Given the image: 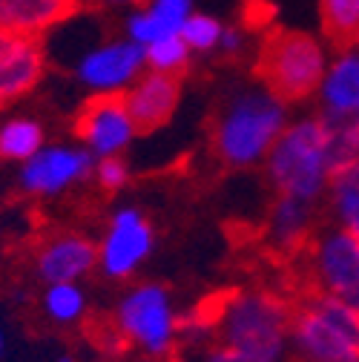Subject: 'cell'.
<instances>
[{"label":"cell","mask_w":359,"mask_h":362,"mask_svg":"<svg viewBox=\"0 0 359 362\" xmlns=\"http://www.w3.org/2000/svg\"><path fill=\"white\" fill-rule=\"evenodd\" d=\"M247 49H250V35H247L242 26H233V23H230L228 29H224V37H221L218 55H221V58L236 61V58H242Z\"/></svg>","instance_id":"obj_27"},{"label":"cell","mask_w":359,"mask_h":362,"mask_svg":"<svg viewBox=\"0 0 359 362\" xmlns=\"http://www.w3.org/2000/svg\"><path fill=\"white\" fill-rule=\"evenodd\" d=\"M95 4H101L104 9H126V12H132V9L144 6L147 0H95Z\"/></svg>","instance_id":"obj_28"},{"label":"cell","mask_w":359,"mask_h":362,"mask_svg":"<svg viewBox=\"0 0 359 362\" xmlns=\"http://www.w3.org/2000/svg\"><path fill=\"white\" fill-rule=\"evenodd\" d=\"M155 250V228L136 204H121L107 216L98 239V274L110 282H126Z\"/></svg>","instance_id":"obj_8"},{"label":"cell","mask_w":359,"mask_h":362,"mask_svg":"<svg viewBox=\"0 0 359 362\" xmlns=\"http://www.w3.org/2000/svg\"><path fill=\"white\" fill-rule=\"evenodd\" d=\"M144 64L153 72L182 78L193 64V52L187 49L182 35H170V37H164V40H158V43H153V47L144 49Z\"/></svg>","instance_id":"obj_23"},{"label":"cell","mask_w":359,"mask_h":362,"mask_svg":"<svg viewBox=\"0 0 359 362\" xmlns=\"http://www.w3.org/2000/svg\"><path fill=\"white\" fill-rule=\"evenodd\" d=\"M40 310L43 316L58 325V328H72L86 320L89 310V296L81 282H58V285H43L40 293Z\"/></svg>","instance_id":"obj_20"},{"label":"cell","mask_w":359,"mask_h":362,"mask_svg":"<svg viewBox=\"0 0 359 362\" xmlns=\"http://www.w3.org/2000/svg\"><path fill=\"white\" fill-rule=\"evenodd\" d=\"M93 181L95 187L107 196H118L121 190L129 187L132 181V170L124 161V156H112V158H98L93 167Z\"/></svg>","instance_id":"obj_24"},{"label":"cell","mask_w":359,"mask_h":362,"mask_svg":"<svg viewBox=\"0 0 359 362\" xmlns=\"http://www.w3.org/2000/svg\"><path fill=\"white\" fill-rule=\"evenodd\" d=\"M178 322L182 310L175 308L172 291L164 282H136L115 302L110 328L118 334L124 348H136L153 362H164L178 351Z\"/></svg>","instance_id":"obj_6"},{"label":"cell","mask_w":359,"mask_h":362,"mask_svg":"<svg viewBox=\"0 0 359 362\" xmlns=\"http://www.w3.org/2000/svg\"><path fill=\"white\" fill-rule=\"evenodd\" d=\"M322 216L336 228L359 236V158L334 173L322 202Z\"/></svg>","instance_id":"obj_18"},{"label":"cell","mask_w":359,"mask_h":362,"mask_svg":"<svg viewBox=\"0 0 359 362\" xmlns=\"http://www.w3.org/2000/svg\"><path fill=\"white\" fill-rule=\"evenodd\" d=\"M95 158L81 144H43L18 167V187L29 199H61L93 181Z\"/></svg>","instance_id":"obj_9"},{"label":"cell","mask_w":359,"mask_h":362,"mask_svg":"<svg viewBox=\"0 0 359 362\" xmlns=\"http://www.w3.org/2000/svg\"><path fill=\"white\" fill-rule=\"evenodd\" d=\"M319 216H322V207L317 204H307L290 196H273L261 224L267 250H273L276 256H285V259H296L307 247L313 233H317Z\"/></svg>","instance_id":"obj_13"},{"label":"cell","mask_w":359,"mask_h":362,"mask_svg":"<svg viewBox=\"0 0 359 362\" xmlns=\"http://www.w3.org/2000/svg\"><path fill=\"white\" fill-rule=\"evenodd\" d=\"M296 262L305 291L334 296L359 313V236L325 221Z\"/></svg>","instance_id":"obj_7"},{"label":"cell","mask_w":359,"mask_h":362,"mask_svg":"<svg viewBox=\"0 0 359 362\" xmlns=\"http://www.w3.org/2000/svg\"><path fill=\"white\" fill-rule=\"evenodd\" d=\"M353 47H356V49H359V35H356V40H353Z\"/></svg>","instance_id":"obj_31"},{"label":"cell","mask_w":359,"mask_h":362,"mask_svg":"<svg viewBox=\"0 0 359 362\" xmlns=\"http://www.w3.org/2000/svg\"><path fill=\"white\" fill-rule=\"evenodd\" d=\"M81 0H0V29L20 37H40L66 23Z\"/></svg>","instance_id":"obj_17"},{"label":"cell","mask_w":359,"mask_h":362,"mask_svg":"<svg viewBox=\"0 0 359 362\" xmlns=\"http://www.w3.org/2000/svg\"><path fill=\"white\" fill-rule=\"evenodd\" d=\"M319 26L331 49L353 47L359 35V0H319Z\"/></svg>","instance_id":"obj_21"},{"label":"cell","mask_w":359,"mask_h":362,"mask_svg":"<svg viewBox=\"0 0 359 362\" xmlns=\"http://www.w3.org/2000/svg\"><path fill=\"white\" fill-rule=\"evenodd\" d=\"M47 72V55L37 37L15 35L12 43L0 55V107L23 101Z\"/></svg>","instance_id":"obj_16"},{"label":"cell","mask_w":359,"mask_h":362,"mask_svg":"<svg viewBox=\"0 0 359 362\" xmlns=\"http://www.w3.org/2000/svg\"><path fill=\"white\" fill-rule=\"evenodd\" d=\"M261 170L273 196H290L322 207L328 185L336 173L328 121L319 112L290 118L273 150L267 153Z\"/></svg>","instance_id":"obj_3"},{"label":"cell","mask_w":359,"mask_h":362,"mask_svg":"<svg viewBox=\"0 0 359 362\" xmlns=\"http://www.w3.org/2000/svg\"><path fill=\"white\" fill-rule=\"evenodd\" d=\"M43 144H47V127L32 115H12L0 121V161L23 164Z\"/></svg>","instance_id":"obj_19"},{"label":"cell","mask_w":359,"mask_h":362,"mask_svg":"<svg viewBox=\"0 0 359 362\" xmlns=\"http://www.w3.org/2000/svg\"><path fill=\"white\" fill-rule=\"evenodd\" d=\"M182 101V78L144 69L141 78L124 93V104L139 132H155L170 124Z\"/></svg>","instance_id":"obj_14"},{"label":"cell","mask_w":359,"mask_h":362,"mask_svg":"<svg viewBox=\"0 0 359 362\" xmlns=\"http://www.w3.org/2000/svg\"><path fill=\"white\" fill-rule=\"evenodd\" d=\"M4 356H6V334L0 328V362H4Z\"/></svg>","instance_id":"obj_29"},{"label":"cell","mask_w":359,"mask_h":362,"mask_svg":"<svg viewBox=\"0 0 359 362\" xmlns=\"http://www.w3.org/2000/svg\"><path fill=\"white\" fill-rule=\"evenodd\" d=\"M290 118V104L261 81L236 86L213 112L210 153L224 170H256L264 164Z\"/></svg>","instance_id":"obj_1"},{"label":"cell","mask_w":359,"mask_h":362,"mask_svg":"<svg viewBox=\"0 0 359 362\" xmlns=\"http://www.w3.org/2000/svg\"><path fill=\"white\" fill-rule=\"evenodd\" d=\"M32 270L43 285L83 282L98 270V242L81 230H52L35 245Z\"/></svg>","instance_id":"obj_12"},{"label":"cell","mask_w":359,"mask_h":362,"mask_svg":"<svg viewBox=\"0 0 359 362\" xmlns=\"http://www.w3.org/2000/svg\"><path fill=\"white\" fill-rule=\"evenodd\" d=\"M147 69L144 49L126 37H110L89 47L72 66L75 81L89 95H124Z\"/></svg>","instance_id":"obj_10"},{"label":"cell","mask_w":359,"mask_h":362,"mask_svg":"<svg viewBox=\"0 0 359 362\" xmlns=\"http://www.w3.org/2000/svg\"><path fill=\"white\" fill-rule=\"evenodd\" d=\"M213 316V342L233 351L288 362L293 299L273 288H233L207 299Z\"/></svg>","instance_id":"obj_2"},{"label":"cell","mask_w":359,"mask_h":362,"mask_svg":"<svg viewBox=\"0 0 359 362\" xmlns=\"http://www.w3.org/2000/svg\"><path fill=\"white\" fill-rule=\"evenodd\" d=\"M55 362H75V356H72V354H61Z\"/></svg>","instance_id":"obj_30"},{"label":"cell","mask_w":359,"mask_h":362,"mask_svg":"<svg viewBox=\"0 0 359 362\" xmlns=\"http://www.w3.org/2000/svg\"><path fill=\"white\" fill-rule=\"evenodd\" d=\"M136 135L139 127L124 104V95H93L75 118V139L95 161L124 156Z\"/></svg>","instance_id":"obj_11"},{"label":"cell","mask_w":359,"mask_h":362,"mask_svg":"<svg viewBox=\"0 0 359 362\" xmlns=\"http://www.w3.org/2000/svg\"><path fill=\"white\" fill-rule=\"evenodd\" d=\"M331 52V43L322 35L279 29L261 40L256 55V78L285 104H305L317 95Z\"/></svg>","instance_id":"obj_5"},{"label":"cell","mask_w":359,"mask_h":362,"mask_svg":"<svg viewBox=\"0 0 359 362\" xmlns=\"http://www.w3.org/2000/svg\"><path fill=\"white\" fill-rule=\"evenodd\" d=\"M175 362H271V359H259V356L233 351L221 342H207L199 348H178Z\"/></svg>","instance_id":"obj_25"},{"label":"cell","mask_w":359,"mask_h":362,"mask_svg":"<svg viewBox=\"0 0 359 362\" xmlns=\"http://www.w3.org/2000/svg\"><path fill=\"white\" fill-rule=\"evenodd\" d=\"M224 29H228V23H224L221 18H216L213 12H199L196 9L178 35H182V40L187 43V49L196 58V55H218Z\"/></svg>","instance_id":"obj_22"},{"label":"cell","mask_w":359,"mask_h":362,"mask_svg":"<svg viewBox=\"0 0 359 362\" xmlns=\"http://www.w3.org/2000/svg\"><path fill=\"white\" fill-rule=\"evenodd\" d=\"M317 112L322 118H353L359 115V49L339 47L331 52L325 75L319 81Z\"/></svg>","instance_id":"obj_15"},{"label":"cell","mask_w":359,"mask_h":362,"mask_svg":"<svg viewBox=\"0 0 359 362\" xmlns=\"http://www.w3.org/2000/svg\"><path fill=\"white\" fill-rule=\"evenodd\" d=\"M288 362H359V313L317 291L296 296Z\"/></svg>","instance_id":"obj_4"},{"label":"cell","mask_w":359,"mask_h":362,"mask_svg":"<svg viewBox=\"0 0 359 362\" xmlns=\"http://www.w3.org/2000/svg\"><path fill=\"white\" fill-rule=\"evenodd\" d=\"M172 35L182 32V26L187 23V18L196 12V0H147L144 4Z\"/></svg>","instance_id":"obj_26"}]
</instances>
